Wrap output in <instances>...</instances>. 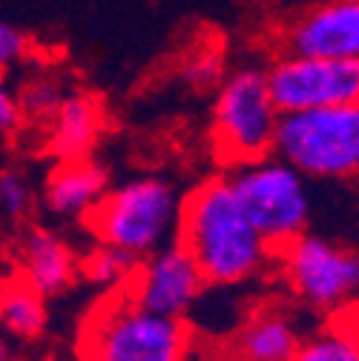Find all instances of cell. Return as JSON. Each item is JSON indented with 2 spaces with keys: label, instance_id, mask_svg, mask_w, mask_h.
<instances>
[{
  "label": "cell",
  "instance_id": "cell-1",
  "mask_svg": "<svg viewBox=\"0 0 359 361\" xmlns=\"http://www.w3.org/2000/svg\"><path fill=\"white\" fill-rule=\"evenodd\" d=\"M175 244L196 261L207 287H236L273 267V250L253 230L228 175H213L187 192Z\"/></svg>",
  "mask_w": 359,
  "mask_h": 361
},
{
  "label": "cell",
  "instance_id": "cell-2",
  "mask_svg": "<svg viewBox=\"0 0 359 361\" xmlns=\"http://www.w3.org/2000/svg\"><path fill=\"white\" fill-rule=\"evenodd\" d=\"M78 353L81 361H190L193 330L184 319L144 310L118 290L89 312Z\"/></svg>",
  "mask_w": 359,
  "mask_h": 361
},
{
  "label": "cell",
  "instance_id": "cell-3",
  "mask_svg": "<svg viewBox=\"0 0 359 361\" xmlns=\"http://www.w3.org/2000/svg\"><path fill=\"white\" fill-rule=\"evenodd\" d=\"M178 212L182 198L167 178H132L104 192L86 227L98 244L141 261L175 241Z\"/></svg>",
  "mask_w": 359,
  "mask_h": 361
},
{
  "label": "cell",
  "instance_id": "cell-4",
  "mask_svg": "<svg viewBox=\"0 0 359 361\" xmlns=\"http://www.w3.org/2000/svg\"><path fill=\"white\" fill-rule=\"evenodd\" d=\"M233 187L239 207L245 209L253 230L273 250H285L299 235L310 233L313 195L310 180L276 155L242 164L224 172Z\"/></svg>",
  "mask_w": 359,
  "mask_h": 361
},
{
  "label": "cell",
  "instance_id": "cell-5",
  "mask_svg": "<svg viewBox=\"0 0 359 361\" xmlns=\"http://www.w3.org/2000/svg\"><path fill=\"white\" fill-rule=\"evenodd\" d=\"M271 155L307 180H351L359 172V104L279 115Z\"/></svg>",
  "mask_w": 359,
  "mask_h": 361
},
{
  "label": "cell",
  "instance_id": "cell-6",
  "mask_svg": "<svg viewBox=\"0 0 359 361\" xmlns=\"http://www.w3.org/2000/svg\"><path fill=\"white\" fill-rule=\"evenodd\" d=\"M273 267L288 295L322 322L356 310L359 255L353 247L305 233L273 255Z\"/></svg>",
  "mask_w": 359,
  "mask_h": 361
},
{
  "label": "cell",
  "instance_id": "cell-7",
  "mask_svg": "<svg viewBox=\"0 0 359 361\" xmlns=\"http://www.w3.org/2000/svg\"><path fill=\"white\" fill-rule=\"evenodd\" d=\"M276 123L279 112L261 69H236L218 86L213 104V147L230 169L271 155Z\"/></svg>",
  "mask_w": 359,
  "mask_h": 361
},
{
  "label": "cell",
  "instance_id": "cell-8",
  "mask_svg": "<svg viewBox=\"0 0 359 361\" xmlns=\"http://www.w3.org/2000/svg\"><path fill=\"white\" fill-rule=\"evenodd\" d=\"M264 80L279 115L359 104V61L279 55Z\"/></svg>",
  "mask_w": 359,
  "mask_h": 361
},
{
  "label": "cell",
  "instance_id": "cell-9",
  "mask_svg": "<svg viewBox=\"0 0 359 361\" xmlns=\"http://www.w3.org/2000/svg\"><path fill=\"white\" fill-rule=\"evenodd\" d=\"M124 293L144 310L187 322L193 307L207 293V281L201 279L196 261L184 252V247L172 241L136 264Z\"/></svg>",
  "mask_w": 359,
  "mask_h": 361
},
{
  "label": "cell",
  "instance_id": "cell-10",
  "mask_svg": "<svg viewBox=\"0 0 359 361\" xmlns=\"http://www.w3.org/2000/svg\"><path fill=\"white\" fill-rule=\"evenodd\" d=\"M285 55L359 61V0H328L285 32Z\"/></svg>",
  "mask_w": 359,
  "mask_h": 361
},
{
  "label": "cell",
  "instance_id": "cell-11",
  "mask_svg": "<svg viewBox=\"0 0 359 361\" xmlns=\"http://www.w3.org/2000/svg\"><path fill=\"white\" fill-rule=\"evenodd\" d=\"M305 330L285 304H261L228 336L221 361H293Z\"/></svg>",
  "mask_w": 359,
  "mask_h": 361
},
{
  "label": "cell",
  "instance_id": "cell-12",
  "mask_svg": "<svg viewBox=\"0 0 359 361\" xmlns=\"http://www.w3.org/2000/svg\"><path fill=\"white\" fill-rule=\"evenodd\" d=\"M12 279L29 284L43 298L64 295L78 281V252L75 247L49 227H32L18 244Z\"/></svg>",
  "mask_w": 359,
  "mask_h": 361
},
{
  "label": "cell",
  "instance_id": "cell-13",
  "mask_svg": "<svg viewBox=\"0 0 359 361\" xmlns=\"http://www.w3.org/2000/svg\"><path fill=\"white\" fill-rule=\"evenodd\" d=\"M110 190V172L93 161H58L43 184V204L55 218L64 221H86L89 212L98 207L104 192Z\"/></svg>",
  "mask_w": 359,
  "mask_h": 361
},
{
  "label": "cell",
  "instance_id": "cell-14",
  "mask_svg": "<svg viewBox=\"0 0 359 361\" xmlns=\"http://www.w3.org/2000/svg\"><path fill=\"white\" fill-rule=\"evenodd\" d=\"M49 149L58 161H78L89 158L104 132V112L95 98L83 92L64 95L58 112L52 115Z\"/></svg>",
  "mask_w": 359,
  "mask_h": 361
},
{
  "label": "cell",
  "instance_id": "cell-15",
  "mask_svg": "<svg viewBox=\"0 0 359 361\" xmlns=\"http://www.w3.org/2000/svg\"><path fill=\"white\" fill-rule=\"evenodd\" d=\"M49 327V304L29 284L12 279L0 298V330L18 341H37Z\"/></svg>",
  "mask_w": 359,
  "mask_h": 361
},
{
  "label": "cell",
  "instance_id": "cell-16",
  "mask_svg": "<svg viewBox=\"0 0 359 361\" xmlns=\"http://www.w3.org/2000/svg\"><path fill=\"white\" fill-rule=\"evenodd\" d=\"M293 361H359L356 310L325 319L317 330L305 333Z\"/></svg>",
  "mask_w": 359,
  "mask_h": 361
},
{
  "label": "cell",
  "instance_id": "cell-17",
  "mask_svg": "<svg viewBox=\"0 0 359 361\" xmlns=\"http://www.w3.org/2000/svg\"><path fill=\"white\" fill-rule=\"evenodd\" d=\"M136 264L139 261H132L129 255H124L112 247L95 244L86 255H78V279L95 284L107 293H118L126 287Z\"/></svg>",
  "mask_w": 359,
  "mask_h": 361
},
{
  "label": "cell",
  "instance_id": "cell-18",
  "mask_svg": "<svg viewBox=\"0 0 359 361\" xmlns=\"http://www.w3.org/2000/svg\"><path fill=\"white\" fill-rule=\"evenodd\" d=\"M37 195L20 169H0V215L12 224H26L35 212Z\"/></svg>",
  "mask_w": 359,
  "mask_h": 361
},
{
  "label": "cell",
  "instance_id": "cell-19",
  "mask_svg": "<svg viewBox=\"0 0 359 361\" xmlns=\"http://www.w3.org/2000/svg\"><path fill=\"white\" fill-rule=\"evenodd\" d=\"M64 101V92L58 89L55 80L49 78H32L20 86L18 92V104L23 112V121H52V115L58 112Z\"/></svg>",
  "mask_w": 359,
  "mask_h": 361
},
{
  "label": "cell",
  "instance_id": "cell-20",
  "mask_svg": "<svg viewBox=\"0 0 359 361\" xmlns=\"http://www.w3.org/2000/svg\"><path fill=\"white\" fill-rule=\"evenodd\" d=\"M23 123V112L18 104V92L9 80V72L0 69V135H15Z\"/></svg>",
  "mask_w": 359,
  "mask_h": 361
},
{
  "label": "cell",
  "instance_id": "cell-21",
  "mask_svg": "<svg viewBox=\"0 0 359 361\" xmlns=\"http://www.w3.org/2000/svg\"><path fill=\"white\" fill-rule=\"evenodd\" d=\"M26 55H29V37L18 26L0 20V69L9 72Z\"/></svg>",
  "mask_w": 359,
  "mask_h": 361
},
{
  "label": "cell",
  "instance_id": "cell-22",
  "mask_svg": "<svg viewBox=\"0 0 359 361\" xmlns=\"http://www.w3.org/2000/svg\"><path fill=\"white\" fill-rule=\"evenodd\" d=\"M187 75H190L196 83H213V80H218V75H221V61H218V58H201V61H196V63L187 69Z\"/></svg>",
  "mask_w": 359,
  "mask_h": 361
},
{
  "label": "cell",
  "instance_id": "cell-23",
  "mask_svg": "<svg viewBox=\"0 0 359 361\" xmlns=\"http://www.w3.org/2000/svg\"><path fill=\"white\" fill-rule=\"evenodd\" d=\"M0 361H15V350L4 333H0Z\"/></svg>",
  "mask_w": 359,
  "mask_h": 361
},
{
  "label": "cell",
  "instance_id": "cell-24",
  "mask_svg": "<svg viewBox=\"0 0 359 361\" xmlns=\"http://www.w3.org/2000/svg\"><path fill=\"white\" fill-rule=\"evenodd\" d=\"M9 281H12V273H6V269H4V267H0V298H4V293H6Z\"/></svg>",
  "mask_w": 359,
  "mask_h": 361
}]
</instances>
